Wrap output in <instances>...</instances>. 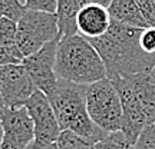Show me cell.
I'll return each instance as SVG.
<instances>
[{
	"label": "cell",
	"mask_w": 155,
	"mask_h": 149,
	"mask_svg": "<svg viewBox=\"0 0 155 149\" xmlns=\"http://www.w3.org/2000/svg\"><path fill=\"white\" fill-rule=\"evenodd\" d=\"M141 33L142 29L112 22L104 36L89 40L105 65L106 79L129 77L155 69V55H148L141 49Z\"/></svg>",
	"instance_id": "cell-1"
},
{
	"label": "cell",
	"mask_w": 155,
	"mask_h": 149,
	"mask_svg": "<svg viewBox=\"0 0 155 149\" xmlns=\"http://www.w3.org/2000/svg\"><path fill=\"white\" fill-rule=\"evenodd\" d=\"M55 73L59 80L82 86L106 79V69L99 53L88 39L81 34L59 40Z\"/></svg>",
	"instance_id": "cell-2"
},
{
	"label": "cell",
	"mask_w": 155,
	"mask_h": 149,
	"mask_svg": "<svg viewBox=\"0 0 155 149\" xmlns=\"http://www.w3.org/2000/svg\"><path fill=\"white\" fill-rule=\"evenodd\" d=\"M86 88L82 85L59 80L48 95L52 109L55 112L61 131H69L88 139L91 142H99L109 133L91 121L86 111Z\"/></svg>",
	"instance_id": "cell-3"
},
{
	"label": "cell",
	"mask_w": 155,
	"mask_h": 149,
	"mask_svg": "<svg viewBox=\"0 0 155 149\" xmlns=\"http://www.w3.org/2000/svg\"><path fill=\"white\" fill-rule=\"evenodd\" d=\"M86 111L91 121L104 132H121V99L109 79L99 80L86 88Z\"/></svg>",
	"instance_id": "cell-4"
},
{
	"label": "cell",
	"mask_w": 155,
	"mask_h": 149,
	"mask_svg": "<svg viewBox=\"0 0 155 149\" xmlns=\"http://www.w3.org/2000/svg\"><path fill=\"white\" fill-rule=\"evenodd\" d=\"M56 39H61L56 15L28 10L17 22L16 43L23 59L38 53Z\"/></svg>",
	"instance_id": "cell-5"
},
{
	"label": "cell",
	"mask_w": 155,
	"mask_h": 149,
	"mask_svg": "<svg viewBox=\"0 0 155 149\" xmlns=\"http://www.w3.org/2000/svg\"><path fill=\"white\" fill-rule=\"evenodd\" d=\"M0 121L3 126V144L0 149H28L35 141V126L23 108H5L0 112Z\"/></svg>",
	"instance_id": "cell-6"
},
{
	"label": "cell",
	"mask_w": 155,
	"mask_h": 149,
	"mask_svg": "<svg viewBox=\"0 0 155 149\" xmlns=\"http://www.w3.org/2000/svg\"><path fill=\"white\" fill-rule=\"evenodd\" d=\"M36 92L38 88L22 63L2 66V96L6 108H23Z\"/></svg>",
	"instance_id": "cell-7"
},
{
	"label": "cell",
	"mask_w": 155,
	"mask_h": 149,
	"mask_svg": "<svg viewBox=\"0 0 155 149\" xmlns=\"http://www.w3.org/2000/svg\"><path fill=\"white\" fill-rule=\"evenodd\" d=\"M59 40L61 39H56L53 42H50L39 50L38 53L29 56V57H25L22 60V66L26 69L29 76L32 77L38 90H40L46 96L52 92V89L55 88V85L58 83L55 65Z\"/></svg>",
	"instance_id": "cell-8"
},
{
	"label": "cell",
	"mask_w": 155,
	"mask_h": 149,
	"mask_svg": "<svg viewBox=\"0 0 155 149\" xmlns=\"http://www.w3.org/2000/svg\"><path fill=\"white\" fill-rule=\"evenodd\" d=\"M35 126V141L42 144H56L61 128L48 96L38 90L25 105Z\"/></svg>",
	"instance_id": "cell-9"
},
{
	"label": "cell",
	"mask_w": 155,
	"mask_h": 149,
	"mask_svg": "<svg viewBox=\"0 0 155 149\" xmlns=\"http://www.w3.org/2000/svg\"><path fill=\"white\" fill-rule=\"evenodd\" d=\"M111 2H95L89 0V3L78 16V33L88 40L98 39L109 30L112 19L109 16L108 7Z\"/></svg>",
	"instance_id": "cell-10"
},
{
	"label": "cell",
	"mask_w": 155,
	"mask_h": 149,
	"mask_svg": "<svg viewBox=\"0 0 155 149\" xmlns=\"http://www.w3.org/2000/svg\"><path fill=\"white\" fill-rule=\"evenodd\" d=\"M89 3V0H58V28L59 36L71 37L78 33V16L79 11Z\"/></svg>",
	"instance_id": "cell-11"
},
{
	"label": "cell",
	"mask_w": 155,
	"mask_h": 149,
	"mask_svg": "<svg viewBox=\"0 0 155 149\" xmlns=\"http://www.w3.org/2000/svg\"><path fill=\"white\" fill-rule=\"evenodd\" d=\"M108 11L112 22L121 23L124 26L134 29H148L137 6V2L134 0H112Z\"/></svg>",
	"instance_id": "cell-12"
},
{
	"label": "cell",
	"mask_w": 155,
	"mask_h": 149,
	"mask_svg": "<svg viewBox=\"0 0 155 149\" xmlns=\"http://www.w3.org/2000/svg\"><path fill=\"white\" fill-rule=\"evenodd\" d=\"M17 36V23L12 22L9 19L0 17V44L6 47L10 53L16 56L19 60H23V56L16 43Z\"/></svg>",
	"instance_id": "cell-13"
},
{
	"label": "cell",
	"mask_w": 155,
	"mask_h": 149,
	"mask_svg": "<svg viewBox=\"0 0 155 149\" xmlns=\"http://www.w3.org/2000/svg\"><path fill=\"white\" fill-rule=\"evenodd\" d=\"M94 145V142L69 131H62L56 141V146L59 149H92Z\"/></svg>",
	"instance_id": "cell-14"
},
{
	"label": "cell",
	"mask_w": 155,
	"mask_h": 149,
	"mask_svg": "<svg viewBox=\"0 0 155 149\" xmlns=\"http://www.w3.org/2000/svg\"><path fill=\"white\" fill-rule=\"evenodd\" d=\"M25 2L17 0H0V17L9 19L12 22H19L26 13Z\"/></svg>",
	"instance_id": "cell-15"
},
{
	"label": "cell",
	"mask_w": 155,
	"mask_h": 149,
	"mask_svg": "<svg viewBox=\"0 0 155 149\" xmlns=\"http://www.w3.org/2000/svg\"><path fill=\"white\" fill-rule=\"evenodd\" d=\"M92 149H134V146L128 144L122 132H115L109 133L105 139L96 142Z\"/></svg>",
	"instance_id": "cell-16"
},
{
	"label": "cell",
	"mask_w": 155,
	"mask_h": 149,
	"mask_svg": "<svg viewBox=\"0 0 155 149\" xmlns=\"http://www.w3.org/2000/svg\"><path fill=\"white\" fill-rule=\"evenodd\" d=\"M25 7L26 10L56 15L58 0H25Z\"/></svg>",
	"instance_id": "cell-17"
},
{
	"label": "cell",
	"mask_w": 155,
	"mask_h": 149,
	"mask_svg": "<svg viewBox=\"0 0 155 149\" xmlns=\"http://www.w3.org/2000/svg\"><path fill=\"white\" fill-rule=\"evenodd\" d=\"M137 6L147 23V28L155 29V0H138Z\"/></svg>",
	"instance_id": "cell-18"
},
{
	"label": "cell",
	"mask_w": 155,
	"mask_h": 149,
	"mask_svg": "<svg viewBox=\"0 0 155 149\" xmlns=\"http://www.w3.org/2000/svg\"><path fill=\"white\" fill-rule=\"evenodd\" d=\"M135 149H155V122L145 128L142 133L139 135Z\"/></svg>",
	"instance_id": "cell-19"
},
{
	"label": "cell",
	"mask_w": 155,
	"mask_h": 149,
	"mask_svg": "<svg viewBox=\"0 0 155 149\" xmlns=\"http://www.w3.org/2000/svg\"><path fill=\"white\" fill-rule=\"evenodd\" d=\"M139 44H141V49L144 50L145 53L155 55V29L154 28H148L142 30L141 37H139Z\"/></svg>",
	"instance_id": "cell-20"
},
{
	"label": "cell",
	"mask_w": 155,
	"mask_h": 149,
	"mask_svg": "<svg viewBox=\"0 0 155 149\" xmlns=\"http://www.w3.org/2000/svg\"><path fill=\"white\" fill-rule=\"evenodd\" d=\"M19 63H22V60H19L13 53H10L6 47L0 44V67L7 66V65H19Z\"/></svg>",
	"instance_id": "cell-21"
},
{
	"label": "cell",
	"mask_w": 155,
	"mask_h": 149,
	"mask_svg": "<svg viewBox=\"0 0 155 149\" xmlns=\"http://www.w3.org/2000/svg\"><path fill=\"white\" fill-rule=\"evenodd\" d=\"M28 149H59L56 144H42L38 141H33L32 144L28 146Z\"/></svg>",
	"instance_id": "cell-22"
},
{
	"label": "cell",
	"mask_w": 155,
	"mask_h": 149,
	"mask_svg": "<svg viewBox=\"0 0 155 149\" xmlns=\"http://www.w3.org/2000/svg\"><path fill=\"white\" fill-rule=\"evenodd\" d=\"M5 102H3V96H2V67H0V112L5 109Z\"/></svg>",
	"instance_id": "cell-23"
},
{
	"label": "cell",
	"mask_w": 155,
	"mask_h": 149,
	"mask_svg": "<svg viewBox=\"0 0 155 149\" xmlns=\"http://www.w3.org/2000/svg\"><path fill=\"white\" fill-rule=\"evenodd\" d=\"M3 126H2V121H0V148H2V144H3Z\"/></svg>",
	"instance_id": "cell-24"
},
{
	"label": "cell",
	"mask_w": 155,
	"mask_h": 149,
	"mask_svg": "<svg viewBox=\"0 0 155 149\" xmlns=\"http://www.w3.org/2000/svg\"><path fill=\"white\" fill-rule=\"evenodd\" d=\"M154 70H155V69H154Z\"/></svg>",
	"instance_id": "cell-25"
}]
</instances>
